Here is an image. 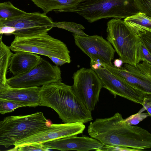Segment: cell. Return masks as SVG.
Here are the masks:
<instances>
[{
    "label": "cell",
    "mask_w": 151,
    "mask_h": 151,
    "mask_svg": "<svg viewBox=\"0 0 151 151\" xmlns=\"http://www.w3.org/2000/svg\"><path fill=\"white\" fill-rule=\"evenodd\" d=\"M88 132L91 137L105 145H117L140 151L151 147V134L137 126L130 125L117 112L109 117L96 119L91 122Z\"/></svg>",
    "instance_id": "obj_1"
},
{
    "label": "cell",
    "mask_w": 151,
    "mask_h": 151,
    "mask_svg": "<svg viewBox=\"0 0 151 151\" xmlns=\"http://www.w3.org/2000/svg\"><path fill=\"white\" fill-rule=\"evenodd\" d=\"M40 106L51 108L64 123L83 124L93 120L88 110L74 93L72 86L62 81L43 85L40 88Z\"/></svg>",
    "instance_id": "obj_2"
},
{
    "label": "cell",
    "mask_w": 151,
    "mask_h": 151,
    "mask_svg": "<svg viewBox=\"0 0 151 151\" xmlns=\"http://www.w3.org/2000/svg\"><path fill=\"white\" fill-rule=\"evenodd\" d=\"M55 11L75 13L90 23L109 18L124 19L139 12L134 0H84L74 6Z\"/></svg>",
    "instance_id": "obj_3"
},
{
    "label": "cell",
    "mask_w": 151,
    "mask_h": 151,
    "mask_svg": "<svg viewBox=\"0 0 151 151\" xmlns=\"http://www.w3.org/2000/svg\"><path fill=\"white\" fill-rule=\"evenodd\" d=\"M106 39L123 63L136 66L141 42L139 36L121 19L113 18L107 24Z\"/></svg>",
    "instance_id": "obj_4"
},
{
    "label": "cell",
    "mask_w": 151,
    "mask_h": 151,
    "mask_svg": "<svg viewBox=\"0 0 151 151\" xmlns=\"http://www.w3.org/2000/svg\"><path fill=\"white\" fill-rule=\"evenodd\" d=\"M48 122L41 112L6 117L0 126V145L6 148L14 145L34 131L47 125Z\"/></svg>",
    "instance_id": "obj_5"
},
{
    "label": "cell",
    "mask_w": 151,
    "mask_h": 151,
    "mask_svg": "<svg viewBox=\"0 0 151 151\" xmlns=\"http://www.w3.org/2000/svg\"><path fill=\"white\" fill-rule=\"evenodd\" d=\"M9 47L11 50L14 52H27L49 58H57L67 63L71 62L70 51L66 45L47 33L29 37H15Z\"/></svg>",
    "instance_id": "obj_6"
},
{
    "label": "cell",
    "mask_w": 151,
    "mask_h": 151,
    "mask_svg": "<svg viewBox=\"0 0 151 151\" xmlns=\"http://www.w3.org/2000/svg\"><path fill=\"white\" fill-rule=\"evenodd\" d=\"M53 22L46 14L38 12H26L17 17L0 22L6 34L26 37L47 33L53 27Z\"/></svg>",
    "instance_id": "obj_7"
},
{
    "label": "cell",
    "mask_w": 151,
    "mask_h": 151,
    "mask_svg": "<svg viewBox=\"0 0 151 151\" xmlns=\"http://www.w3.org/2000/svg\"><path fill=\"white\" fill-rule=\"evenodd\" d=\"M72 89L76 95L89 111H93L99 100L103 85L95 71L82 68L73 74Z\"/></svg>",
    "instance_id": "obj_8"
},
{
    "label": "cell",
    "mask_w": 151,
    "mask_h": 151,
    "mask_svg": "<svg viewBox=\"0 0 151 151\" xmlns=\"http://www.w3.org/2000/svg\"><path fill=\"white\" fill-rule=\"evenodd\" d=\"M62 81L61 72L59 67L52 65L43 58L37 65L29 72L12 76L7 79L9 86L15 88L42 86Z\"/></svg>",
    "instance_id": "obj_9"
},
{
    "label": "cell",
    "mask_w": 151,
    "mask_h": 151,
    "mask_svg": "<svg viewBox=\"0 0 151 151\" xmlns=\"http://www.w3.org/2000/svg\"><path fill=\"white\" fill-rule=\"evenodd\" d=\"M85 128L84 124L77 122L51 124L41 127L16 142L11 150L16 151L19 147L25 145L44 143L55 139L82 134Z\"/></svg>",
    "instance_id": "obj_10"
},
{
    "label": "cell",
    "mask_w": 151,
    "mask_h": 151,
    "mask_svg": "<svg viewBox=\"0 0 151 151\" xmlns=\"http://www.w3.org/2000/svg\"><path fill=\"white\" fill-rule=\"evenodd\" d=\"M104 64L113 74L145 94L151 95V63L142 61L134 66L125 63L119 68L112 64Z\"/></svg>",
    "instance_id": "obj_11"
},
{
    "label": "cell",
    "mask_w": 151,
    "mask_h": 151,
    "mask_svg": "<svg viewBox=\"0 0 151 151\" xmlns=\"http://www.w3.org/2000/svg\"><path fill=\"white\" fill-rule=\"evenodd\" d=\"M77 46L90 58L98 60L103 63L112 64L115 51L111 44L102 36H86L73 35Z\"/></svg>",
    "instance_id": "obj_12"
},
{
    "label": "cell",
    "mask_w": 151,
    "mask_h": 151,
    "mask_svg": "<svg viewBox=\"0 0 151 151\" xmlns=\"http://www.w3.org/2000/svg\"><path fill=\"white\" fill-rule=\"evenodd\" d=\"M94 70L102 83L103 87L107 89L115 97L119 96L142 105L147 95L112 74L105 67Z\"/></svg>",
    "instance_id": "obj_13"
},
{
    "label": "cell",
    "mask_w": 151,
    "mask_h": 151,
    "mask_svg": "<svg viewBox=\"0 0 151 151\" xmlns=\"http://www.w3.org/2000/svg\"><path fill=\"white\" fill-rule=\"evenodd\" d=\"M50 149L65 151L75 150L88 151L97 150L104 145L97 139L88 137L68 136L44 143Z\"/></svg>",
    "instance_id": "obj_14"
},
{
    "label": "cell",
    "mask_w": 151,
    "mask_h": 151,
    "mask_svg": "<svg viewBox=\"0 0 151 151\" xmlns=\"http://www.w3.org/2000/svg\"><path fill=\"white\" fill-rule=\"evenodd\" d=\"M40 87L15 88L10 87L0 91V98L13 101L25 107L40 106Z\"/></svg>",
    "instance_id": "obj_15"
},
{
    "label": "cell",
    "mask_w": 151,
    "mask_h": 151,
    "mask_svg": "<svg viewBox=\"0 0 151 151\" xmlns=\"http://www.w3.org/2000/svg\"><path fill=\"white\" fill-rule=\"evenodd\" d=\"M10 58L8 69L13 76L22 75L32 70L42 61V58L36 54L17 51Z\"/></svg>",
    "instance_id": "obj_16"
},
{
    "label": "cell",
    "mask_w": 151,
    "mask_h": 151,
    "mask_svg": "<svg viewBox=\"0 0 151 151\" xmlns=\"http://www.w3.org/2000/svg\"><path fill=\"white\" fill-rule=\"evenodd\" d=\"M123 21L139 37L151 32V17L144 13L139 12L124 18Z\"/></svg>",
    "instance_id": "obj_17"
},
{
    "label": "cell",
    "mask_w": 151,
    "mask_h": 151,
    "mask_svg": "<svg viewBox=\"0 0 151 151\" xmlns=\"http://www.w3.org/2000/svg\"><path fill=\"white\" fill-rule=\"evenodd\" d=\"M13 54L9 47L1 41L0 42V91L9 87L6 76L10 58Z\"/></svg>",
    "instance_id": "obj_18"
},
{
    "label": "cell",
    "mask_w": 151,
    "mask_h": 151,
    "mask_svg": "<svg viewBox=\"0 0 151 151\" xmlns=\"http://www.w3.org/2000/svg\"><path fill=\"white\" fill-rule=\"evenodd\" d=\"M46 14L50 11L74 6L84 0H31Z\"/></svg>",
    "instance_id": "obj_19"
},
{
    "label": "cell",
    "mask_w": 151,
    "mask_h": 151,
    "mask_svg": "<svg viewBox=\"0 0 151 151\" xmlns=\"http://www.w3.org/2000/svg\"><path fill=\"white\" fill-rule=\"evenodd\" d=\"M26 13L14 6L10 1L0 2V22L17 17Z\"/></svg>",
    "instance_id": "obj_20"
},
{
    "label": "cell",
    "mask_w": 151,
    "mask_h": 151,
    "mask_svg": "<svg viewBox=\"0 0 151 151\" xmlns=\"http://www.w3.org/2000/svg\"><path fill=\"white\" fill-rule=\"evenodd\" d=\"M54 27L65 29L78 35L86 36L88 35L82 30L84 29L85 28L82 25L74 22H53V27Z\"/></svg>",
    "instance_id": "obj_21"
},
{
    "label": "cell",
    "mask_w": 151,
    "mask_h": 151,
    "mask_svg": "<svg viewBox=\"0 0 151 151\" xmlns=\"http://www.w3.org/2000/svg\"><path fill=\"white\" fill-rule=\"evenodd\" d=\"M25 106L15 101L0 98V113L1 114L12 112L16 109Z\"/></svg>",
    "instance_id": "obj_22"
},
{
    "label": "cell",
    "mask_w": 151,
    "mask_h": 151,
    "mask_svg": "<svg viewBox=\"0 0 151 151\" xmlns=\"http://www.w3.org/2000/svg\"><path fill=\"white\" fill-rule=\"evenodd\" d=\"M139 12L151 17V0H134Z\"/></svg>",
    "instance_id": "obj_23"
},
{
    "label": "cell",
    "mask_w": 151,
    "mask_h": 151,
    "mask_svg": "<svg viewBox=\"0 0 151 151\" xmlns=\"http://www.w3.org/2000/svg\"><path fill=\"white\" fill-rule=\"evenodd\" d=\"M149 116L148 113L138 112L124 119V121L130 125H136Z\"/></svg>",
    "instance_id": "obj_24"
},
{
    "label": "cell",
    "mask_w": 151,
    "mask_h": 151,
    "mask_svg": "<svg viewBox=\"0 0 151 151\" xmlns=\"http://www.w3.org/2000/svg\"><path fill=\"white\" fill-rule=\"evenodd\" d=\"M49 149H50L45 145L44 143H40L22 146L19 147L16 150L20 151H45L49 150Z\"/></svg>",
    "instance_id": "obj_25"
},
{
    "label": "cell",
    "mask_w": 151,
    "mask_h": 151,
    "mask_svg": "<svg viewBox=\"0 0 151 151\" xmlns=\"http://www.w3.org/2000/svg\"><path fill=\"white\" fill-rule=\"evenodd\" d=\"M146 61L151 64V52L141 42L138 51V62Z\"/></svg>",
    "instance_id": "obj_26"
},
{
    "label": "cell",
    "mask_w": 151,
    "mask_h": 151,
    "mask_svg": "<svg viewBox=\"0 0 151 151\" xmlns=\"http://www.w3.org/2000/svg\"><path fill=\"white\" fill-rule=\"evenodd\" d=\"M96 151H139L140 150L137 149L119 146L104 145L102 147L97 150Z\"/></svg>",
    "instance_id": "obj_27"
},
{
    "label": "cell",
    "mask_w": 151,
    "mask_h": 151,
    "mask_svg": "<svg viewBox=\"0 0 151 151\" xmlns=\"http://www.w3.org/2000/svg\"><path fill=\"white\" fill-rule=\"evenodd\" d=\"M143 108L141 109L139 112H142L146 110L150 116H151V95H147L145 97L143 104Z\"/></svg>",
    "instance_id": "obj_28"
},
{
    "label": "cell",
    "mask_w": 151,
    "mask_h": 151,
    "mask_svg": "<svg viewBox=\"0 0 151 151\" xmlns=\"http://www.w3.org/2000/svg\"><path fill=\"white\" fill-rule=\"evenodd\" d=\"M90 66L93 70L105 67L104 64L98 60H91Z\"/></svg>",
    "instance_id": "obj_29"
},
{
    "label": "cell",
    "mask_w": 151,
    "mask_h": 151,
    "mask_svg": "<svg viewBox=\"0 0 151 151\" xmlns=\"http://www.w3.org/2000/svg\"><path fill=\"white\" fill-rule=\"evenodd\" d=\"M49 58L57 66H61L67 63L65 61L57 58L51 57Z\"/></svg>",
    "instance_id": "obj_30"
},
{
    "label": "cell",
    "mask_w": 151,
    "mask_h": 151,
    "mask_svg": "<svg viewBox=\"0 0 151 151\" xmlns=\"http://www.w3.org/2000/svg\"><path fill=\"white\" fill-rule=\"evenodd\" d=\"M123 62L120 59H115L113 62V65L116 68H119L122 66Z\"/></svg>",
    "instance_id": "obj_31"
},
{
    "label": "cell",
    "mask_w": 151,
    "mask_h": 151,
    "mask_svg": "<svg viewBox=\"0 0 151 151\" xmlns=\"http://www.w3.org/2000/svg\"><path fill=\"white\" fill-rule=\"evenodd\" d=\"M3 34H0V42L2 41Z\"/></svg>",
    "instance_id": "obj_32"
},
{
    "label": "cell",
    "mask_w": 151,
    "mask_h": 151,
    "mask_svg": "<svg viewBox=\"0 0 151 151\" xmlns=\"http://www.w3.org/2000/svg\"><path fill=\"white\" fill-rule=\"evenodd\" d=\"M2 121H0V126L2 123Z\"/></svg>",
    "instance_id": "obj_33"
}]
</instances>
